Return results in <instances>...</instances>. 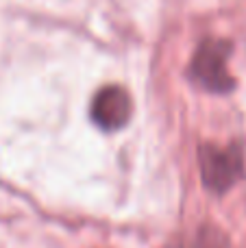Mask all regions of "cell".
<instances>
[{
    "instance_id": "1",
    "label": "cell",
    "mask_w": 246,
    "mask_h": 248,
    "mask_svg": "<svg viewBox=\"0 0 246 248\" xmlns=\"http://www.w3.org/2000/svg\"><path fill=\"white\" fill-rule=\"evenodd\" d=\"M229 52L231 44L225 39H205L192 57L190 77L203 90L214 92V94L231 92L235 87V81L229 74V68H227Z\"/></svg>"
},
{
    "instance_id": "4",
    "label": "cell",
    "mask_w": 246,
    "mask_h": 248,
    "mask_svg": "<svg viewBox=\"0 0 246 248\" xmlns=\"http://www.w3.org/2000/svg\"><path fill=\"white\" fill-rule=\"evenodd\" d=\"M172 248H229V237L216 224H200L183 235Z\"/></svg>"
},
{
    "instance_id": "3",
    "label": "cell",
    "mask_w": 246,
    "mask_h": 248,
    "mask_svg": "<svg viewBox=\"0 0 246 248\" xmlns=\"http://www.w3.org/2000/svg\"><path fill=\"white\" fill-rule=\"evenodd\" d=\"M133 113V103L124 87L107 85L92 100V120L103 131H118L129 122Z\"/></svg>"
},
{
    "instance_id": "2",
    "label": "cell",
    "mask_w": 246,
    "mask_h": 248,
    "mask_svg": "<svg viewBox=\"0 0 246 248\" xmlns=\"http://www.w3.org/2000/svg\"><path fill=\"white\" fill-rule=\"evenodd\" d=\"M199 163L205 187L214 194L229 192L244 174V161L238 146L203 144L199 150Z\"/></svg>"
}]
</instances>
